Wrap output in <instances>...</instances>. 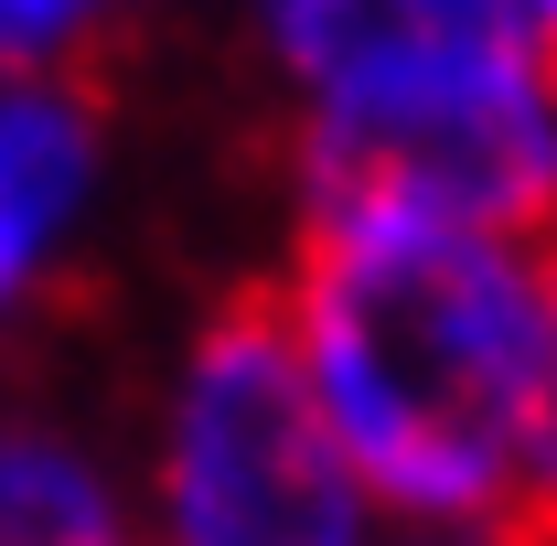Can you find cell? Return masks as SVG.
<instances>
[{
  "label": "cell",
  "instance_id": "obj_1",
  "mask_svg": "<svg viewBox=\"0 0 557 546\" xmlns=\"http://www.w3.org/2000/svg\"><path fill=\"white\" fill-rule=\"evenodd\" d=\"M269 322L408 546H525L547 418V258L397 214H300Z\"/></svg>",
  "mask_w": 557,
  "mask_h": 546
},
{
  "label": "cell",
  "instance_id": "obj_2",
  "mask_svg": "<svg viewBox=\"0 0 557 546\" xmlns=\"http://www.w3.org/2000/svg\"><path fill=\"white\" fill-rule=\"evenodd\" d=\"M129 504L139 546H408L322 429L269 300L214 311L172 353Z\"/></svg>",
  "mask_w": 557,
  "mask_h": 546
},
{
  "label": "cell",
  "instance_id": "obj_3",
  "mask_svg": "<svg viewBox=\"0 0 557 546\" xmlns=\"http://www.w3.org/2000/svg\"><path fill=\"white\" fill-rule=\"evenodd\" d=\"M300 214H397L536 247L557 225V75L536 44H483L429 75L289 119Z\"/></svg>",
  "mask_w": 557,
  "mask_h": 546
},
{
  "label": "cell",
  "instance_id": "obj_4",
  "mask_svg": "<svg viewBox=\"0 0 557 546\" xmlns=\"http://www.w3.org/2000/svg\"><path fill=\"white\" fill-rule=\"evenodd\" d=\"M108 183V119L75 75L0 86V343L44 311Z\"/></svg>",
  "mask_w": 557,
  "mask_h": 546
},
{
  "label": "cell",
  "instance_id": "obj_5",
  "mask_svg": "<svg viewBox=\"0 0 557 546\" xmlns=\"http://www.w3.org/2000/svg\"><path fill=\"white\" fill-rule=\"evenodd\" d=\"M483 44H525L515 0H258V54L289 86V119L429 75L450 54H483Z\"/></svg>",
  "mask_w": 557,
  "mask_h": 546
},
{
  "label": "cell",
  "instance_id": "obj_6",
  "mask_svg": "<svg viewBox=\"0 0 557 546\" xmlns=\"http://www.w3.org/2000/svg\"><path fill=\"white\" fill-rule=\"evenodd\" d=\"M0 546H139V504L65 418L0 408Z\"/></svg>",
  "mask_w": 557,
  "mask_h": 546
},
{
  "label": "cell",
  "instance_id": "obj_7",
  "mask_svg": "<svg viewBox=\"0 0 557 546\" xmlns=\"http://www.w3.org/2000/svg\"><path fill=\"white\" fill-rule=\"evenodd\" d=\"M139 0H0V86L22 75H75L97 33H119Z\"/></svg>",
  "mask_w": 557,
  "mask_h": 546
},
{
  "label": "cell",
  "instance_id": "obj_8",
  "mask_svg": "<svg viewBox=\"0 0 557 546\" xmlns=\"http://www.w3.org/2000/svg\"><path fill=\"white\" fill-rule=\"evenodd\" d=\"M547 258V311H557V225L536 236ZM525 546H557V364H547V418H536V461H525Z\"/></svg>",
  "mask_w": 557,
  "mask_h": 546
},
{
  "label": "cell",
  "instance_id": "obj_9",
  "mask_svg": "<svg viewBox=\"0 0 557 546\" xmlns=\"http://www.w3.org/2000/svg\"><path fill=\"white\" fill-rule=\"evenodd\" d=\"M515 33L547 54V75H557V0H515Z\"/></svg>",
  "mask_w": 557,
  "mask_h": 546
}]
</instances>
